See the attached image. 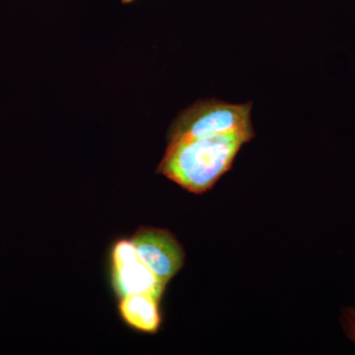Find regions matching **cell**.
<instances>
[{
	"label": "cell",
	"mask_w": 355,
	"mask_h": 355,
	"mask_svg": "<svg viewBox=\"0 0 355 355\" xmlns=\"http://www.w3.org/2000/svg\"><path fill=\"white\" fill-rule=\"evenodd\" d=\"M343 321L347 336L355 343V308H347L345 310Z\"/></svg>",
	"instance_id": "cell-7"
},
{
	"label": "cell",
	"mask_w": 355,
	"mask_h": 355,
	"mask_svg": "<svg viewBox=\"0 0 355 355\" xmlns=\"http://www.w3.org/2000/svg\"><path fill=\"white\" fill-rule=\"evenodd\" d=\"M252 107V102L231 104L216 98L200 99L178 114L168 130V139L172 141L238 130H254Z\"/></svg>",
	"instance_id": "cell-2"
},
{
	"label": "cell",
	"mask_w": 355,
	"mask_h": 355,
	"mask_svg": "<svg viewBox=\"0 0 355 355\" xmlns=\"http://www.w3.org/2000/svg\"><path fill=\"white\" fill-rule=\"evenodd\" d=\"M157 299L147 294H135L121 298V316L132 328L146 333H156L160 326Z\"/></svg>",
	"instance_id": "cell-5"
},
{
	"label": "cell",
	"mask_w": 355,
	"mask_h": 355,
	"mask_svg": "<svg viewBox=\"0 0 355 355\" xmlns=\"http://www.w3.org/2000/svg\"><path fill=\"white\" fill-rule=\"evenodd\" d=\"M113 286L121 298L135 294H147L159 300L166 284L139 260L127 265L114 266Z\"/></svg>",
	"instance_id": "cell-4"
},
{
	"label": "cell",
	"mask_w": 355,
	"mask_h": 355,
	"mask_svg": "<svg viewBox=\"0 0 355 355\" xmlns=\"http://www.w3.org/2000/svg\"><path fill=\"white\" fill-rule=\"evenodd\" d=\"M254 130L169 141L157 172L193 193H205L232 167L241 147Z\"/></svg>",
	"instance_id": "cell-1"
},
{
	"label": "cell",
	"mask_w": 355,
	"mask_h": 355,
	"mask_svg": "<svg viewBox=\"0 0 355 355\" xmlns=\"http://www.w3.org/2000/svg\"><path fill=\"white\" fill-rule=\"evenodd\" d=\"M123 1V3L128 4L130 3V2L135 1V0H121Z\"/></svg>",
	"instance_id": "cell-8"
},
{
	"label": "cell",
	"mask_w": 355,
	"mask_h": 355,
	"mask_svg": "<svg viewBox=\"0 0 355 355\" xmlns=\"http://www.w3.org/2000/svg\"><path fill=\"white\" fill-rule=\"evenodd\" d=\"M132 241L140 261L166 284L184 265L183 247L168 230L140 227Z\"/></svg>",
	"instance_id": "cell-3"
},
{
	"label": "cell",
	"mask_w": 355,
	"mask_h": 355,
	"mask_svg": "<svg viewBox=\"0 0 355 355\" xmlns=\"http://www.w3.org/2000/svg\"><path fill=\"white\" fill-rule=\"evenodd\" d=\"M140 260L137 248L132 241L123 240L119 242L114 248L113 263L114 266H121Z\"/></svg>",
	"instance_id": "cell-6"
}]
</instances>
